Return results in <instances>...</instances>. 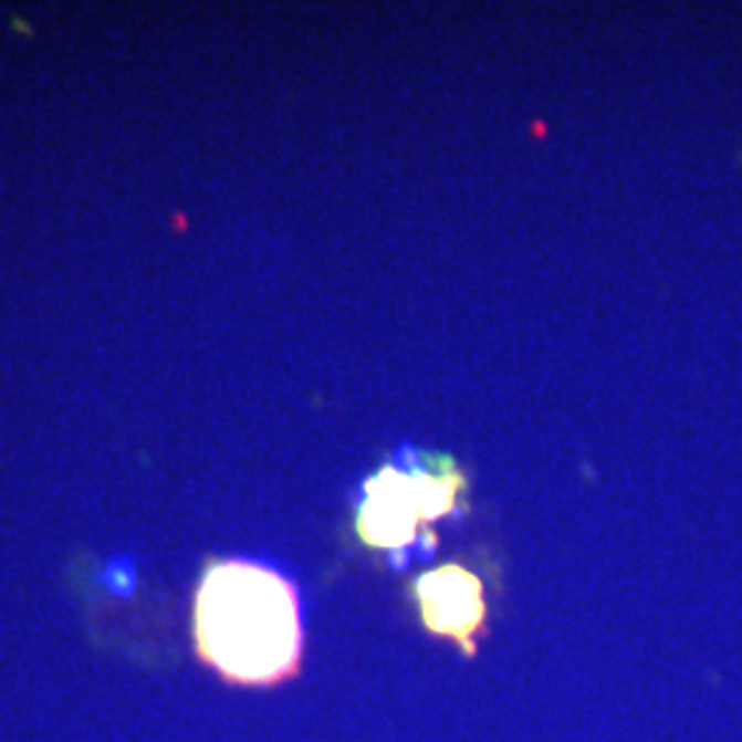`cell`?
<instances>
[{
    "mask_svg": "<svg viewBox=\"0 0 742 742\" xmlns=\"http://www.w3.org/2000/svg\"><path fill=\"white\" fill-rule=\"evenodd\" d=\"M190 641L198 662L231 688L292 682L305 662L297 586L262 561H207L192 588Z\"/></svg>",
    "mask_w": 742,
    "mask_h": 742,
    "instance_id": "cell-1",
    "label": "cell"
},
{
    "mask_svg": "<svg viewBox=\"0 0 742 742\" xmlns=\"http://www.w3.org/2000/svg\"><path fill=\"white\" fill-rule=\"evenodd\" d=\"M464 490L468 479L449 457L435 462V468L385 464L364 484L355 531L366 547L390 553L396 566H405V553L416 547L421 536L435 547L438 536L429 525L460 514Z\"/></svg>",
    "mask_w": 742,
    "mask_h": 742,
    "instance_id": "cell-2",
    "label": "cell"
},
{
    "mask_svg": "<svg viewBox=\"0 0 742 742\" xmlns=\"http://www.w3.org/2000/svg\"><path fill=\"white\" fill-rule=\"evenodd\" d=\"M424 627L429 636L451 638L464 657H475L487 627L484 583L462 564H440L412 583Z\"/></svg>",
    "mask_w": 742,
    "mask_h": 742,
    "instance_id": "cell-3",
    "label": "cell"
}]
</instances>
